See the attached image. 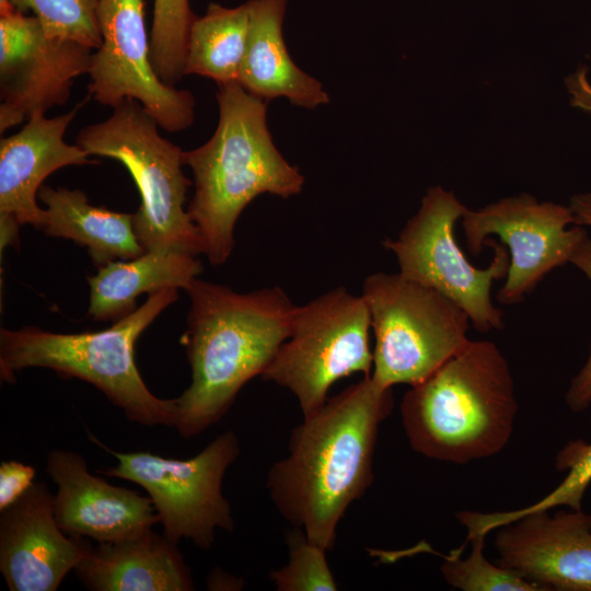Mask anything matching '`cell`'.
Instances as JSON below:
<instances>
[{
  "label": "cell",
  "instance_id": "ffe728a7",
  "mask_svg": "<svg viewBox=\"0 0 591 591\" xmlns=\"http://www.w3.org/2000/svg\"><path fill=\"white\" fill-rule=\"evenodd\" d=\"M201 271L195 255L176 251H146L135 258L111 262L88 278V313L97 321H117L136 310L140 294L165 288L185 290Z\"/></svg>",
  "mask_w": 591,
  "mask_h": 591
},
{
  "label": "cell",
  "instance_id": "d6a6232c",
  "mask_svg": "<svg viewBox=\"0 0 591 591\" xmlns=\"http://www.w3.org/2000/svg\"><path fill=\"white\" fill-rule=\"evenodd\" d=\"M588 522H589V526L591 529V515L590 514H588Z\"/></svg>",
  "mask_w": 591,
  "mask_h": 591
},
{
  "label": "cell",
  "instance_id": "f1b7e54d",
  "mask_svg": "<svg viewBox=\"0 0 591 591\" xmlns=\"http://www.w3.org/2000/svg\"><path fill=\"white\" fill-rule=\"evenodd\" d=\"M32 465L11 460L0 464V511L16 501L34 483Z\"/></svg>",
  "mask_w": 591,
  "mask_h": 591
},
{
  "label": "cell",
  "instance_id": "e0dca14e",
  "mask_svg": "<svg viewBox=\"0 0 591 591\" xmlns=\"http://www.w3.org/2000/svg\"><path fill=\"white\" fill-rule=\"evenodd\" d=\"M84 104L81 102L53 118L36 112L20 131L1 138L0 216L43 230L47 215L36 198L44 179L61 167L96 162L79 144L63 140L69 124Z\"/></svg>",
  "mask_w": 591,
  "mask_h": 591
},
{
  "label": "cell",
  "instance_id": "d4e9b609",
  "mask_svg": "<svg viewBox=\"0 0 591 591\" xmlns=\"http://www.w3.org/2000/svg\"><path fill=\"white\" fill-rule=\"evenodd\" d=\"M189 0H154L150 60L159 79L174 86L184 74L187 39L196 19Z\"/></svg>",
  "mask_w": 591,
  "mask_h": 591
},
{
  "label": "cell",
  "instance_id": "f546056e",
  "mask_svg": "<svg viewBox=\"0 0 591 591\" xmlns=\"http://www.w3.org/2000/svg\"><path fill=\"white\" fill-rule=\"evenodd\" d=\"M566 86L571 95V105L591 114V84L588 68L580 66L566 78Z\"/></svg>",
  "mask_w": 591,
  "mask_h": 591
},
{
  "label": "cell",
  "instance_id": "44dd1931",
  "mask_svg": "<svg viewBox=\"0 0 591 591\" xmlns=\"http://www.w3.org/2000/svg\"><path fill=\"white\" fill-rule=\"evenodd\" d=\"M38 198L47 215L44 232L86 246L99 268L144 252L135 233L134 215L90 205L85 193L79 189L43 185Z\"/></svg>",
  "mask_w": 591,
  "mask_h": 591
},
{
  "label": "cell",
  "instance_id": "3957f363",
  "mask_svg": "<svg viewBox=\"0 0 591 591\" xmlns=\"http://www.w3.org/2000/svg\"><path fill=\"white\" fill-rule=\"evenodd\" d=\"M219 121L202 146L184 151L195 190L188 213L211 265L231 255L235 223L257 196L289 198L302 192L304 176L273 142L267 126V101L239 83L219 85Z\"/></svg>",
  "mask_w": 591,
  "mask_h": 591
},
{
  "label": "cell",
  "instance_id": "5b68a950",
  "mask_svg": "<svg viewBox=\"0 0 591 591\" xmlns=\"http://www.w3.org/2000/svg\"><path fill=\"white\" fill-rule=\"evenodd\" d=\"M176 300L175 288L151 292L144 304L99 332L62 334L35 326L1 328L0 379L13 383L20 370L50 369L62 378H77L94 385L130 421L174 427V399L160 398L147 387L135 362V344Z\"/></svg>",
  "mask_w": 591,
  "mask_h": 591
},
{
  "label": "cell",
  "instance_id": "277c9868",
  "mask_svg": "<svg viewBox=\"0 0 591 591\" xmlns=\"http://www.w3.org/2000/svg\"><path fill=\"white\" fill-rule=\"evenodd\" d=\"M518 402L507 358L489 340H470L401 403L413 450L432 460L467 464L503 450Z\"/></svg>",
  "mask_w": 591,
  "mask_h": 591
},
{
  "label": "cell",
  "instance_id": "d6986e66",
  "mask_svg": "<svg viewBox=\"0 0 591 591\" xmlns=\"http://www.w3.org/2000/svg\"><path fill=\"white\" fill-rule=\"evenodd\" d=\"M288 0H250V31L237 82L265 101L286 97L293 105L313 109L329 103L315 78L291 59L282 36Z\"/></svg>",
  "mask_w": 591,
  "mask_h": 591
},
{
  "label": "cell",
  "instance_id": "52a82bcc",
  "mask_svg": "<svg viewBox=\"0 0 591 591\" xmlns=\"http://www.w3.org/2000/svg\"><path fill=\"white\" fill-rule=\"evenodd\" d=\"M361 296L375 337L370 376L382 387L424 381L471 340L462 308L399 273L368 276Z\"/></svg>",
  "mask_w": 591,
  "mask_h": 591
},
{
  "label": "cell",
  "instance_id": "1f68e13d",
  "mask_svg": "<svg viewBox=\"0 0 591 591\" xmlns=\"http://www.w3.org/2000/svg\"><path fill=\"white\" fill-rule=\"evenodd\" d=\"M15 11L11 0H0V16L9 15Z\"/></svg>",
  "mask_w": 591,
  "mask_h": 591
},
{
  "label": "cell",
  "instance_id": "603a6c76",
  "mask_svg": "<svg viewBox=\"0 0 591 591\" xmlns=\"http://www.w3.org/2000/svg\"><path fill=\"white\" fill-rule=\"evenodd\" d=\"M555 465L559 472H568L566 477L554 490L531 506L493 513L457 512L456 519L467 530L466 537L486 536L497 528L534 511L551 510L556 507L581 510L583 495L591 483V443L583 440L568 442L558 452Z\"/></svg>",
  "mask_w": 591,
  "mask_h": 591
},
{
  "label": "cell",
  "instance_id": "2e32d148",
  "mask_svg": "<svg viewBox=\"0 0 591 591\" xmlns=\"http://www.w3.org/2000/svg\"><path fill=\"white\" fill-rule=\"evenodd\" d=\"M45 471L57 486L56 522L68 535L109 542L159 522L149 497L91 474L85 459L77 452L51 450Z\"/></svg>",
  "mask_w": 591,
  "mask_h": 591
},
{
  "label": "cell",
  "instance_id": "30bf717a",
  "mask_svg": "<svg viewBox=\"0 0 591 591\" xmlns=\"http://www.w3.org/2000/svg\"><path fill=\"white\" fill-rule=\"evenodd\" d=\"M465 210L454 193L441 186L430 187L398 237L384 240L382 245L395 255L402 276L455 302L477 332L499 331L503 327V311L493 303L490 290L494 281L506 278L509 251L488 237L484 245L494 248L490 265L484 269L473 266L454 233Z\"/></svg>",
  "mask_w": 591,
  "mask_h": 591
},
{
  "label": "cell",
  "instance_id": "4fadbf2b",
  "mask_svg": "<svg viewBox=\"0 0 591 591\" xmlns=\"http://www.w3.org/2000/svg\"><path fill=\"white\" fill-rule=\"evenodd\" d=\"M93 50L48 36L33 15L0 16V132L63 105L74 79L89 73Z\"/></svg>",
  "mask_w": 591,
  "mask_h": 591
},
{
  "label": "cell",
  "instance_id": "6da1fadb",
  "mask_svg": "<svg viewBox=\"0 0 591 591\" xmlns=\"http://www.w3.org/2000/svg\"><path fill=\"white\" fill-rule=\"evenodd\" d=\"M393 404L392 389L364 376L304 417L291 432L289 454L268 471L276 509L326 552L350 503L373 483L379 427Z\"/></svg>",
  "mask_w": 591,
  "mask_h": 591
},
{
  "label": "cell",
  "instance_id": "ac0fdd59",
  "mask_svg": "<svg viewBox=\"0 0 591 591\" xmlns=\"http://www.w3.org/2000/svg\"><path fill=\"white\" fill-rule=\"evenodd\" d=\"M176 545L149 528L92 545L74 571L92 591H192L190 569Z\"/></svg>",
  "mask_w": 591,
  "mask_h": 591
},
{
  "label": "cell",
  "instance_id": "cb8c5ba5",
  "mask_svg": "<svg viewBox=\"0 0 591 591\" xmlns=\"http://www.w3.org/2000/svg\"><path fill=\"white\" fill-rule=\"evenodd\" d=\"M485 537L465 538L464 544L443 556L440 571L449 586L463 591H544L518 572L487 560Z\"/></svg>",
  "mask_w": 591,
  "mask_h": 591
},
{
  "label": "cell",
  "instance_id": "83f0119b",
  "mask_svg": "<svg viewBox=\"0 0 591 591\" xmlns=\"http://www.w3.org/2000/svg\"><path fill=\"white\" fill-rule=\"evenodd\" d=\"M573 265L591 281V239L576 257ZM565 401L573 413H581L591 405V347L587 361L570 382Z\"/></svg>",
  "mask_w": 591,
  "mask_h": 591
},
{
  "label": "cell",
  "instance_id": "4dcf8cb0",
  "mask_svg": "<svg viewBox=\"0 0 591 591\" xmlns=\"http://www.w3.org/2000/svg\"><path fill=\"white\" fill-rule=\"evenodd\" d=\"M569 208L573 213L575 224L591 227V193L572 196Z\"/></svg>",
  "mask_w": 591,
  "mask_h": 591
},
{
  "label": "cell",
  "instance_id": "7402d4cb",
  "mask_svg": "<svg viewBox=\"0 0 591 591\" xmlns=\"http://www.w3.org/2000/svg\"><path fill=\"white\" fill-rule=\"evenodd\" d=\"M248 31L247 2L234 8L210 3L190 26L184 74L209 78L218 85L237 82Z\"/></svg>",
  "mask_w": 591,
  "mask_h": 591
},
{
  "label": "cell",
  "instance_id": "9c48e42d",
  "mask_svg": "<svg viewBox=\"0 0 591 591\" xmlns=\"http://www.w3.org/2000/svg\"><path fill=\"white\" fill-rule=\"evenodd\" d=\"M90 439L117 460L101 473L142 487L158 513L162 534L172 543L186 538L207 551L215 543L217 529L234 531L231 506L222 494L225 472L240 454L234 431L220 433L187 460L148 451L116 452L91 433Z\"/></svg>",
  "mask_w": 591,
  "mask_h": 591
},
{
  "label": "cell",
  "instance_id": "4316f807",
  "mask_svg": "<svg viewBox=\"0 0 591 591\" xmlns=\"http://www.w3.org/2000/svg\"><path fill=\"white\" fill-rule=\"evenodd\" d=\"M289 561L269 573L279 591H335L337 583L327 564L326 551L298 532L288 536Z\"/></svg>",
  "mask_w": 591,
  "mask_h": 591
},
{
  "label": "cell",
  "instance_id": "8992f818",
  "mask_svg": "<svg viewBox=\"0 0 591 591\" xmlns=\"http://www.w3.org/2000/svg\"><path fill=\"white\" fill-rule=\"evenodd\" d=\"M157 120L134 99L112 115L83 127L76 143L90 155L111 158L131 175L141 199L134 229L143 251H176L197 256L204 242L187 210L192 182L184 175V151L162 137Z\"/></svg>",
  "mask_w": 591,
  "mask_h": 591
},
{
  "label": "cell",
  "instance_id": "7a4b0ae2",
  "mask_svg": "<svg viewBox=\"0 0 591 591\" xmlns=\"http://www.w3.org/2000/svg\"><path fill=\"white\" fill-rule=\"evenodd\" d=\"M183 336L190 385L174 399V428L185 439L218 422L240 390L262 375L292 331L298 305L279 287L247 293L198 277Z\"/></svg>",
  "mask_w": 591,
  "mask_h": 591
},
{
  "label": "cell",
  "instance_id": "484cf974",
  "mask_svg": "<svg viewBox=\"0 0 591 591\" xmlns=\"http://www.w3.org/2000/svg\"><path fill=\"white\" fill-rule=\"evenodd\" d=\"M13 8L31 11L50 37L82 43L94 50L102 43L97 0H11Z\"/></svg>",
  "mask_w": 591,
  "mask_h": 591
},
{
  "label": "cell",
  "instance_id": "7c38bea8",
  "mask_svg": "<svg viewBox=\"0 0 591 591\" xmlns=\"http://www.w3.org/2000/svg\"><path fill=\"white\" fill-rule=\"evenodd\" d=\"M144 7V0H97L102 43L92 55L89 96L112 107L134 99L162 129L177 132L192 126L195 99L154 72Z\"/></svg>",
  "mask_w": 591,
  "mask_h": 591
},
{
  "label": "cell",
  "instance_id": "ba28073f",
  "mask_svg": "<svg viewBox=\"0 0 591 591\" xmlns=\"http://www.w3.org/2000/svg\"><path fill=\"white\" fill-rule=\"evenodd\" d=\"M371 318L363 297L335 288L297 306L292 331L262 378L288 389L303 417L317 412L338 380L371 375Z\"/></svg>",
  "mask_w": 591,
  "mask_h": 591
},
{
  "label": "cell",
  "instance_id": "5bb4252c",
  "mask_svg": "<svg viewBox=\"0 0 591 591\" xmlns=\"http://www.w3.org/2000/svg\"><path fill=\"white\" fill-rule=\"evenodd\" d=\"M91 546L59 528L45 483L0 511V572L10 591H56Z\"/></svg>",
  "mask_w": 591,
  "mask_h": 591
},
{
  "label": "cell",
  "instance_id": "9a60e30c",
  "mask_svg": "<svg viewBox=\"0 0 591 591\" xmlns=\"http://www.w3.org/2000/svg\"><path fill=\"white\" fill-rule=\"evenodd\" d=\"M496 530L500 566L544 591H591V529L581 510L534 511Z\"/></svg>",
  "mask_w": 591,
  "mask_h": 591
},
{
  "label": "cell",
  "instance_id": "8fae6325",
  "mask_svg": "<svg viewBox=\"0 0 591 591\" xmlns=\"http://www.w3.org/2000/svg\"><path fill=\"white\" fill-rule=\"evenodd\" d=\"M462 219L472 255H479L491 235L507 246L509 269L497 293L498 301L507 305L523 301L555 268L572 264L590 239L582 225L575 224L569 206L538 202L525 193L478 210L466 208Z\"/></svg>",
  "mask_w": 591,
  "mask_h": 591
}]
</instances>
